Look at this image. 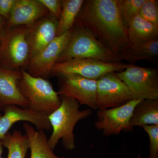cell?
<instances>
[{
	"label": "cell",
	"mask_w": 158,
	"mask_h": 158,
	"mask_svg": "<svg viewBox=\"0 0 158 158\" xmlns=\"http://www.w3.org/2000/svg\"><path fill=\"white\" fill-rule=\"evenodd\" d=\"M129 40L132 46L158 38V27L137 15L127 24Z\"/></svg>",
	"instance_id": "2e32d148"
},
{
	"label": "cell",
	"mask_w": 158,
	"mask_h": 158,
	"mask_svg": "<svg viewBox=\"0 0 158 158\" xmlns=\"http://www.w3.org/2000/svg\"><path fill=\"white\" fill-rule=\"evenodd\" d=\"M138 14L145 20L158 27V1L145 0Z\"/></svg>",
	"instance_id": "603a6c76"
},
{
	"label": "cell",
	"mask_w": 158,
	"mask_h": 158,
	"mask_svg": "<svg viewBox=\"0 0 158 158\" xmlns=\"http://www.w3.org/2000/svg\"><path fill=\"white\" fill-rule=\"evenodd\" d=\"M16 0H0V15L6 20L10 17Z\"/></svg>",
	"instance_id": "484cf974"
},
{
	"label": "cell",
	"mask_w": 158,
	"mask_h": 158,
	"mask_svg": "<svg viewBox=\"0 0 158 158\" xmlns=\"http://www.w3.org/2000/svg\"><path fill=\"white\" fill-rule=\"evenodd\" d=\"M68 44L59 56L56 63L73 59H91L105 62H120L118 58L90 32L74 25Z\"/></svg>",
	"instance_id": "3957f363"
},
{
	"label": "cell",
	"mask_w": 158,
	"mask_h": 158,
	"mask_svg": "<svg viewBox=\"0 0 158 158\" xmlns=\"http://www.w3.org/2000/svg\"><path fill=\"white\" fill-rule=\"evenodd\" d=\"M138 158H140V155L138 156Z\"/></svg>",
	"instance_id": "f1b7e54d"
},
{
	"label": "cell",
	"mask_w": 158,
	"mask_h": 158,
	"mask_svg": "<svg viewBox=\"0 0 158 158\" xmlns=\"http://www.w3.org/2000/svg\"><path fill=\"white\" fill-rule=\"evenodd\" d=\"M70 30L56 37L45 48L31 58L25 69L31 76L46 79L51 76L52 69L64 50L71 36Z\"/></svg>",
	"instance_id": "8fae6325"
},
{
	"label": "cell",
	"mask_w": 158,
	"mask_h": 158,
	"mask_svg": "<svg viewBox=\"0 0 158 158\" xmlns=\"http://www.w3.org/2000/svg\"><path fill=\"white\" fill-rule=\"evenodd\" d=\"M116 75L129 88L133 100H158V70L128 64Z\"/></svg>",
	"instance_id": "8992f818"
},
{
	"label": "cell",
	"mask_w": 158,
	"mask_h": 158,
	"mask_svg": "<svg viewBox=\"0 0 158 158\" xmlns=\"http://www.w3.org/2000/svg\"><path fill=\"white\" fill-rule=\"evenodd\" d=\"M3 147L2 144L1 142H0V158H2V154L3 152Z\"/></svg>",
	"instance_id": "83f0119b"
},
{
	"label": "cell",
	"mask_w": 158,
	"mask_h": 158,
	"mask_svg": "<svg viewBox=\"0 0 158 158\" xmlns=\"http://www.w3.org/2000/svg\"><path fill=\"white\" fill-rule=\"evenodd\" d=\"M22 77V70L0 67V110L9 105L28 109L29 102L22 94L18 86V82Z\"/></svg>",
	"instance_id": "5bb4252c"
},
{
	"label": "cell",
	"mask_w": 158,
	"mask_h": 158,
	"mask_svg": "<svg viewBox=\"0 0 158 158\" xmlns=\"http://www.w3.org/2000/svg\"><path fill=\"white\" fill-rule=\"evenodd\" d=\"M128 64L123 62H105L91 59H73L54 64L51 76L59 77L67 74L78 75L97 80L106 74L124 70Z\"/></svg>",
	"instance_id": "52a82bcc"
},
{
	"label": "cell",
	"mask_w": 158,
	"mask_h": 158,
	"mask_svg": "<svg viewBox=\"0 0 158 158\" xmlns=\"http://www.w3.org/2000/svg\"><path fill=\"white\" fill-rule=\"evenodd\" d=\"M84 1V0H62V12L58 20L56 37L63 35L72 29Z\"/></svg>",
	"instance_id": "d6986e66"
},
{
	"label": "cell",
	"mask_w": 158,
	"mask_h": 158,
	"mask_svg": "<svg viewBox=\"0 0 158 158\" xmlns=\"http://www.w3.org/2000/svg\"><path fill=\"white\" fill-rule=\"evenodd\" d=\"M27 26L5 27L0 36V67L25 69L31 60L27 38Z\"/></svg>",
	"instance_id": "277c9868"
},
{
	"label": "cell",
	"mask_w": 158,
	"mask_h": 158,
	"mask_svg": "<svg viewBox=\"0 0 158 158\" xmlns=\"http://www.w3.org/2000/svg\"><path fill=\"white\" fill-rule=\"evenodd\" d=\"M132 127L158 125V100L144 99L136 105L130 120Z\"/></svg>",
	"instance_id": "ac0fdd59"
},
{
	"label": "cell",
	"mask_w": 158,
	"mask_h": 158,
	"mask_svg": "<svg viewBox=\"0 0 158 158\" xmlns=\"http://www.w3.org/2000/svg\"><path fill=\"white\" fill-rule=\"evenodd\" d=\"M61 104L59 108L48 115L53 131L48 140L50 148L54 150L60 139L66 150L76 148L74 129L80 120L88 118L92 114L90 109L80 110L78 102L73 99L59 96Z\"/></svg>",
	"instance_id": "7a4b0ae2"
},
{
	"label": "cell",
	"mask_w": 158,
	"mask_h": 158,
	"mask_svg": "<svg viewBox=\"0 0 158 158\" xmlns=\"http://www.w3.org/2000/svg\"><path fill=\"white\" fill-rule=\"evenodd\" d=\"M96 83L97 110L117 107L133 100L129 88L116 72L104 75Z\"/></svg>",
	"instance_id": "ba28073f"
},
{
	"label": "cell",
	"mask_w": 158,
	"mask_h": 158,
	"mask_svg": "<svg viewBox=\"0 0 158 158\" xmlns=\"http://www.w3.org/2000/svg\"><path fill=\"white\" fill-rule=\"evenodd\" d=\"M58 22V19L50 13L27 26V38L31 58L45 48L56 37Z\"/></svg>",
	"instance_id": "4fadbf2b"
},
{
	"label": "cell",
	"mask_w": 158,
	"mask_h": 158,
	"mask_svg": "<svg viewBox=\"0 0 158 158\" xmlns=\"http://www.w3.org/2000/svg\"><path fill=\"white\" fill-rule=\"evenodd\" d=\"M49 12L59 19L62 12V1L60 0H39Z\"/></svg>",
	"instance_id": "d4e9b609"
},
{
	"label": "cell",
	"mask_w": 158,
	"mask_h": 158,
	"mask_svg": "<svg viewBox=\"0 0 158 158\" xmlns=\"http://www.w3.org/2000/svg\"><path fill=\"white\" fill-rule=\"evenodd\" d=\"M145 0H118L122 15L127 25L139 14L140 8Z\"/></svg>",
	"instance_id": "7402d4cb"
},
{
	"label": "cell",
	"mask_w": 158,
	"mask_h": 158,
	"mask_svg": "<svg viewBox=\"0 0 158 158\" xmlns=\"http://www.w3.org/2000/svg\"><path fill=\"white\" fill-rule=\"evenodd\" d=\"M142 127L149 138V158H158V125H146Z\"/></svg>",
	"instance_id": "cb8c5ba5"
},
{
	"label": "cell",
	"mask_w": 158,
	"mask_h": 158,
	"mask_svg": "<svg viewBox=\"0 0 158 158\" xmlns=\"http://www.w3.org/2000/svg\"><path fill=\"white\" fill-rule=\"evenodd\" d=\"M0 114V142H2L12 126L19 121H27L34 124L37 130L49 131L52 128L48 116L34 112L15 105H9L3 108Z\"/></svg>",
	"instance_id": "7c38bea8"
},
{
	"label": "cell",
	"mask_w": 158,
	"mask_h": 158,
	"mask_svg": "<svg viewBox=\"0 0 158 158\" xmlns=\"http://www.w3.org/2000/svg\"><path fill=\"white\" fill-rule=\"evenodd\" d=\"M7 20L0 15V36L6 27Z\"/></svg>",
	"instance_id": "4316f807"
},
{
	"label": "cell",
	"mask_w": 158,
	"mask_h": 158,
	"mask_svg": "<svg viewBox=\"0 0 158 158\" xmlns=\"http://www.w3.org/2000/svg\"><path fill=\"white\" fill-rule=\"evenodd\" d=\"M59 96L73 99L80 105L97 110L96 80H90L78 75H65L58 77Z\"/></svg>",
	"instance_id": "9c48e42d"
},
{
	"label": "cell",
	"mask_w": 158,
	"mask_h": 158,
	"mask_svg": "<svg viewBox=\"0 0 158 158\" xmlns=\"http://www.w3.org/2000/svg\"><path fill=\"white\" fill-rule=\"evenodd\" d=\"M74 24L90 32L120 61L132 47L118 0L84 1Z\"/></svg>",
	"instance_id": "6da1fadb"
},
{
	"label": "cell",
	"mask_w": 158,
	"mask_h": 158,
	"mask_svg": "<svg viewBox=\"0 0 158 158\" xmlns=\"http://www.w3.org/2000/svg\"><path fill=\"white\" fill-rule=\"evenodd\" d=\"M49 14L39 0H16L6 26L10 27L31 25Z\"/></svg>",
	"instance_id": "9a60e30c"
},
{
	"label": "cell",
	"mask_w": 158,
	"mask_h": 158,
	"mask_svg": "<svg viewBox=\"0 0 158 158\" xmlns=\"http://www.w3.org/2000/svg\"><path fill=\"white\" fill-rule=\"evenodd\" d=\"M141 100H132L124 105L114 108L98 110V119L94 124L97 130L105 136L118 135L123 131H131L130 120L133 110Z\"/></svg>",
	"instance_id": "30bf717a"
},
{
	"label": "cell",
	"mask_w": 158,
	"mask_h": 158,
	"mask_svg": "<svg viewBox=\"0 0 158 158\" xmlns=\"http://www.w3.org/2000/svg\"><path fill=\"white\" fill-rule=\"evenodd\" d=\"M23 127L28 139L31 158H65L54 153L43 130H36L27 123H24Z\"/></svg>",
	"instance_id": "e0dca14e"
},
{
	"label": "cell",
	"mask_w": 158,
	"mask_h": 158,
	"mask_svg": "<svg viewBox=\"0 0 158 158\" xmlns=\"http://www.w3.org/2000/svg\"><path fill=\"white\" fill-rule=\"evenodd\" d=\"M1 143L8 150V158H25L29 148V141L26 135L18 131L7 133Z\"/></svg>",
	"instance_id": "44dd1931"
},
{
	"label": "cell",
	"mask_w": 158,
	"mask_h": 158,
	"mask_svg": "<svg viewBox=\"0 0 158 158\" xmlns=\"http://www.w3.org/2000/svg\"><path fill=\"white\" fill-rule=\"evenodd\" d=\"M21 70L22 77L18 86L29 102V110L48 116L59 108L61 100L51 83L46 79L31 76L24 69Z\"/></svg>",
	"instance_id": "5b68a950"
},
{
	"label": "cell",
	"mask_w": 158,
	"mask_h": 158,
	"mask_svg": "<svg viewBox=\"0 0 158 158\" xmlns=\"http://www.w3.org/2000/svg\"><path fill=\"white\" fill-rule=\"evenodd\" d=\"M158 38L152 40L139 45L132 46L120 58V61L126 60L135 62L141 60L153 62L158 59Z\"/></svg>",
	"instance_id": "ffe728a7"
}]
</instances>
